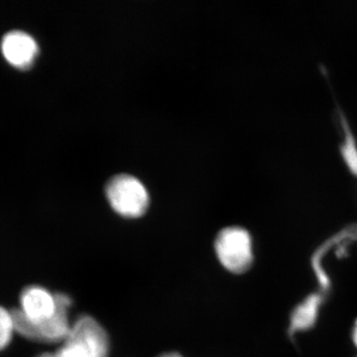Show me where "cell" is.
<instances>
[{"label":"cell","instance_id":"6da1fadb","mask_svg":"<svg viewBox=\"0 0 357 357\" xmlns=\"http://www.w3.org/2000/svg\"><path fill=\"white\" fill-rule=\"evenodd\" d=\"M57 309L50 319L41 323H31L21 314L18 309L13 312L15 333L27 340L39 342H65L69 335L72 325L70 324L69 309L72 300L66 294H56Z\"/></svg>","mask_w":357,"mask_h":357},{"label":"cell","instance_id":"7a4b0ae2","mask_svg":"<svg viewBox=\"0 0 357 357\" xmlns=\"http://www.w3.org/2000/svg\"><path fill=\"white\" fill-rule=\"evenodd\" d=\"M109 340L102 326L91 317H81L70 328L58 352L62 357H107Z\"/></svg>","mask_w":357,"mask_h":357},{"label":"cell","instance_id":"3957f363","mask_svg":"<svg viewBox=\"0 0 357 357\" xmlns=\"http://www.w3.org/2000/svg\"><path fill=\"white\" fill-rule=\"evenodd\" d=\"M105 194L112 208L124 218H139L149 206L146 188L129 174H121L110 178L105 187Z\"/></svg>","mask_w":357,"mask_h":357},{"label":"cell","instance_id":"277c9868","mask_svg":"<svg viewBox=\"0 0 357 357\" xmlns=\"http://www.w3.org/2000/svg\"><path fill=\"white\" fill-rule=\"evenodd\" d=\"M215 248L222 266L232 273H244L252 265V241L248 230L243 227H231L220 230Z\"/></svg>","mask_w":357,"mask_h":357},{"label":"cell","instance_id":"5b68a950","mask_svg":"<svg viewBox=\"0 0 357 357\" xmlns=\"http://www.w3.org/2000/svg\"><path fill=\"white\" fill-rule=\"evenodd\" d=\"M57 309L56 294L41 286L25 288L20 296V311L28 321L37 324L50 319Z\"/></svg>","mask_w":357,"mask_h":357},{"label":"cell","instance_id":"8992f818","mask_svg":"<svg viewBox=\"0 0 357 357\" xmlns=\"http://www.w3.org/2000/svg\"><path fill=\"white\" fill-rule=\"evenodd\" d=\"M2 53L10 64L24 68L36 57L38 46L27 33L13 31L6 35L1 44Z\"/></svg>","mask_w":357,"mask_h":357},{"label":"cell","instance_id":"52a82bcc","mask_svg":"<svg viewBox=\"0 0 357 357\" xmlns=\"http://www.w3.org/2000/svg\"><path fill=\"white\" fill-rule=\"evenodd\" d=\"M321 303V297L319 295H312L305 300L293 312L291 319V333L305 331L314 326L318 318Z\"/></svg>","mask_w":357,"mask_h":357},{"label":"cell","instance_id":"ba28073f","mask_svg":"<svg viewBox=\"0 0 357 357\" xmlns=\"http://www.w3.org/2000/svg\"><path fill=\"white\" fill-rule=\"evenodd\" d=\"M14 333H15V328H14L13 312L0 307V351L6 349L9 344Z\"/></svg>","mask_w":357,"mask_h":357},{"label":"cell","instance_id":"9c48e42d","mask_svg":"<svg viewBox=\"0 0 357 357\" xmlns=\"http://www.w3.org/2000/svg\"><path fill=\"white\" fill-rule=\"evenodd\" d=\"M158 357H183L182 356H180L178 354H176V352H169V354H162V356H160Z\"/></svg>","mask_w":357,"mask_h":357},{"label":"cell","instance_id":"30bf717a","mask_svg":"<svg viewBox=\"0 0 357 357\" xmlns=\"http://www.w3.org/2000/svg\"><path fill=\"white\" fill-rule=\"evenodd\" d=\"M37 357H62L60 356V354L59 352H54V354H41V356H37Z\"/></svg>","mask_w":357,"mask_h":357},{"label":"cell","instance_id":"8fae6325","mask_svg":"<svg viewBox=\"0 0 357 357\" xmlns=\"http://www.w3.org/2000/svg\"><path fill=\"white\" fill-rule=\"evenodd\" d=\"M354 344H356V347H357V321H356V326H354Z\"/></svg>","mask_w":357,"mask_h":357}]
</instances>
